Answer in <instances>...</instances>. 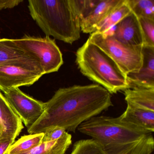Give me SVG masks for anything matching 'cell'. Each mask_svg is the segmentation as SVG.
<instances>
[{"mask_svg":"<svg viewBox=\"0 0 154 154\" xmlns=\"http://www.w3.org/2000/svg\"><path fill=\"white\" fill-rule=\"evenodd\" d=\"M45 103L42 115L28 128L29 134L55 126L75 133L82 123L113 106L111 94L97 84L60 88Z\"/></svg>","mask_w":154,"mask_h":154,"instance_id":"obj_1","label":"cell"},{"mask_svg":"<svg viewBox=\"0 0 154 154\" xmlns=\"http://www.w3.org/2000/svg\"><path fill=\"white\" fill-rule=\"evenodd\" d=\"M102 147L106 154H151L154 151L152 132L119 118L95 116L77 128Z\"/></svg>","mask_w":154,"mask_h":154,"instance_id":"obj_2","label":"cell"},{"mask_svg":"<svg viewBox=\"0 0 154 154\" xmlns=\"http://www.w3.org/2000/svg\"><path fill=\"white\" fill-rule=\"evenodd\" d=\"M30 16L46 36L72 44L81 36L75 0H29Z\"/></svg>","mask_w":154,"mask_h":154,"instance_id":"obj_3","label":"cell"},{"mask_svg":"<svg viewBox=\"0 0 154 154\" xmlns=\"http://www.w3.org/2000/svg\"><path fill=\"white\" fill-rule=\"evenodd\" d=\"M75 62L83 75L111 94L129 89L126 75L115 62L88 40L76 51Z\"/></svg>","mask_w":154,"mask_h":154,"instance_id":"obj_4","label":"cell"},{"mask_svg":"<svg viewBox=\"0 0 154 154\" xmlns=\"http://www.w3.org/2000/svg\"><path fill=\"white\" fill-rule=\"evenodd\" d=\"M88 40L105 52L126 75L129 73L138 72L141 68L143 62V47L126 45L109 34L94 32L91 34Z\"/></svg>","mask_w":154,"mask_h":154,"instance_id":"obj_5","label":"cell"},{"mask_svg":"<svg viewBox=\"0 0 154 154\" xmlns=\"http://www.w3.org/2000/svg\"><path fill=\"white\" fill-rule=\"evenodd\" d=\"M44 75L39 62L33 57L0 63V91L30 86Z\"/></svg>","mask_w":154,"mask_h":154,"instance_id":"obj_6","label":"cell"},{"mask_svg":"<svg viewBox=\"0 0 154 154\" xmlns=\"http://www.w3.org/2000/svg\"><path fill=\"white\" fill-rule=\"evenodd\" d=\"M13 40L18 47L38 60L45 74L57 72L63 63L60 49L49 37H34L26 35Z\"/></svg>","mask_w":154,"mask_h":154,"instance_id":"obj_7","label":"cell"},{"mask_svg":"<svg viewBox=\"0 0 154 154\" xmlns=\"http://www.w3.org/2000/svg\"><path fill=\"white\" fill-rule=\"evenodd\" d=\"M121 0L76 1L80 17L81 31L92 34L96 27Z\"/></svg>","mask_w":154,"mask_h":154,"instance_id":"obj_8","label":"cell"},{"mask_svg":"<svg viewBox=\"0 0 154 154\" xmlns=\"http://www.w3.org/2000/svg\"><path fill=\"white\" fill-rule=\"evenodd\" d=\"M4 96L22 122L28 128L42 115L45 103L27 95L19 88L4 92Z\"/></svg>","mask_w":154,"mask_h":154,"instance_id":"obj_9","label":"cell"},{"mask_svg":"<svg viewBox=\"0 0 154 154\" xmlns=\"http://www.w3.org/2000/svg\"><path fill=\"white\" fill-rule=\"evenodd\" d=\"M106 34H110L128 46L142 48L144 45V36L139 20L131 11Z\"/></svg>","mask_w":154,"mask_h":154,"instance_id":"obj_10","label":"cell"},{"mask_svg":"<svg viewBox=\"0 0 154 154\" xmlns=\"http://www.w3.org/2000/svg\"><path fill=\"white\" fill-rule=\"evenodd\" d=\"M143 62L138 72L126 75L129 88H154V47L142 48Z\"/></svg>","mask_w":154,"mask_h":154,"instance_id":"obj_11","label":"cell"},{"mask_svg":"<svg viewBox=\"0 0 154 154\" xmlns=\"http://www.w3.org/2000/svg\"><path fill=\"white\" fill-rule=\"evenodd\" d=\"M23 128L22 121L0 91V139L15 140Z\"/></svg>","mask_w":154,"mask_h":154,"instance_id":"obj_12","label":"cell"},{"mask_svg":"<svg viewBox=\"0 0 154 154\" xmlns=\"http://www.w3.org/2000/svg\"><path fill=\"white\" fill-rule=\"evenodd\" d=\"M119 118L147 131H154V111L127 103L126 109Z\"/></svg>","mask_w":154,"mask_h":154,"instance_id":"obj_13","label":"cell"},{"mask_svg":"<svg viewBox=\"0 0 154 154\" xmlns=\"http://www.w3.org/2000/svg\"><path fill=\"white\" fill-rule=\"evenodd\" d=\"M127 103L154 111V88H129L124 90Z\"/></svg>","mask_w":154,"mask_h":154,"instance_id":"obj_14","label":"cell"},{"mask_svg":"<svg viewBox=\"0 0 154 154\" xmlns=\"http://www.w3.org/2000/svg\"><path fill=\"white\" fill-rule=\"evenodd\" d=\"M72 143V135L66 131L57 140L42 142L27 152L17 154H64Z\"/></svg>","mask_w":154,"mask_h":154,"instance_id":"obj_15","label":"cell"},{"mask_svg":"<svg viewBox=\"0 0 154 154\" xmlns=\"http://www.w3.org/2000/svg\"><path fill=\"white\" fill-rule=\"evenodd\" d=\"M131 11L127 0H121L103 20L97 26L95 33L105 34L113 28L123 18Z\"/></svg>","mask_w":154,"mask_h":154,"instance_id":"obj_16","label":"cell"},{"mask_svg":"<svg viewBox=\"0 0 154 154\" xmlns=\"http://www.w3.org/2000/svg\"><path fill=\"white\" fill-rule=\"evenodd\" d=\"M28 57L32 56L18 47L13 39L0 38V63Z\"/></svg>","mask_w":154,"mask_h":154,"instance_id":"obj_17","label":"cell"},{"mask_svg":"<svg viewBox=\"0 0 154 154\" xmlns=\"http://www.w3.org/2000/svg\"><path fill=\"white\" fill-rule=\"evenodd\" d=\"M44 133L29 134L15 140L10 148L8 154H17L30 150L42 143Z\"/></svg>","mask_w":154,"mask_h":154,"instance_id":"obj_18","label":"cell"},{"mask_svg":"<svg viewBox=\"0 0 154 154\" xmlns=\"http://www.w3.org/2000/svg\"><path fill=\"white\" fill-rule=\"evenodd\" d=\"M127 2L138 18L154 20V0H127Z\"/></svg>","mask_w":154,"mask_h":154,"instance_id":"obj_19","label":"cell"},{"mask_svg":"<svg viewBox=\"0 0 154 154\" xmlns=\"http://www.w3.org/2000/svg\"><path fill=\"white\" fill-rule=\"evenodd\" d=\"M71 154H106L102 146L92 139L76 141Z\"/></svg>","mask_w":154,"mask_h":154,"instance_id":"obj_20","label":"cell"},{"mask_svg":"<svg viewBox=\"0 0 154 154\" xmlns=\"http://www.w3.org/2000/svg\"><path fill=\"white\" fill-rule=\"evenodd\" d=\"M138 19L144 36V46L154 47V20L144 18Z\"/></svg>","mask_w":154,"mask_h":154,"instance_id":"obj_21","label":"cell"},{"mask_svg":"<svg viewBox=\"0 0 154 154\" xmlns=\"http://www.w3.org/2000/svg\"><path fill=\"white\" fill-rule=\"evenodd\" d=\"M66 132L64 129L57 126L48 128L44 132V136L42 142H50L57 140L62 137Z\"/></svg>","mask_w":154,"mask_h":154,"instance_id":"obj_22","label":"cell"},{"mask_svg":"<svg viewBox=\"0 0 154 154\" xmlns=\"http://www.w3.org/2000/svg\"><path fill=\"white\" fill-rule=\"evenodd\" d=\"M15 141L10 138L0 139V154H8L10 148Z\"/></svg>","mask_w":154,"mask_h":154,"instance_id":"obj_23","label":"cell"},{"mask_svg":"<svg viewBox=\"0 0 154 154\" xmlns=\"http://www.w3.org/2000/svg\"><path fill=\"white\" fill-rule=\"evenodd\" d=\"M23 2L21 0H0V11L5 9H11Z\"/></svg>","mask_w":154,"mask_h":154,"instance_id":"obj_24","label":"cell"}]
</instances>
